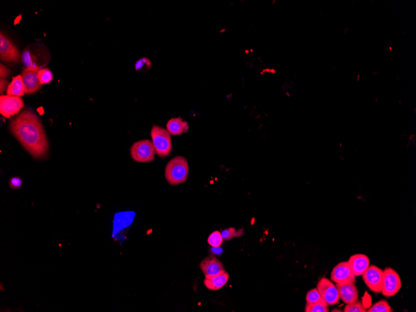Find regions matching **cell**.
Segmentation results:
<instances>
[{"instance_id":"5","label":"cell","mask_w":416,"mask_h":312,"mask_svg":"<svg viewBox=\"0 0 416 312\" xmlns=\"http://www.w3.org/2000/svg\"><path fill=\"white\" fill-rule=\"evenodd\" d=\"M401 286V280L397 272L391 268L384 269L381 292L383 296L387 297L395 296L400 291Z\"/></svg>"},{"instance_id":"28","label":"cell","mask_w":416,"mask_h":312,"mask_svg":"<svg viewBox=\"0 0 416 312\" xmlns=\"http://www.w3.org/2000/svg\"><path fill=\"white\" fill-rule=\"evenodd\" d=\"M9 185L11 189H18L22 186V180L18 177L11 178L9 180Z\"/></svg>"},{"instance_id":"29","label":"cell","mask_w":416,"mask_h":312,"mask_svg":"<svg viewBox=\"0 0 416 312\" xmlns=\"http://www.w3.org/2000/svg\"><path fill=\"white\" fill-rule=\"evenodd\" d=\"M0 66H1L0 67V77H1V79H5L10 75V70L8 68L4 66V64H1Z\"/></svg>"},{"instance_id":"14","label":"cell","mask_w":416,"mask_h":312,"mask_svg":"<svg viewBox=\"0 0 416 312\" xmlns=\"http://www.w3.org/2000/svg\"><path fill=\"white\" fill-rule=\"evenodd\" d=\"M348 263L353 275L355 277L360 276L369 268V259L366 255L358 254L350 257Z\"/></svg>"},{"instance_id":"16","label":"cell","mask_w":416,"mask_h":312,"mask_svg":"<svg viewBox=\"0 0 416 312\" xmlns=\"http://www.w3.org/2000/svg\"><path fill=\"white\" fill-rule=\"evenodd\" d=\"M167 130L171 135H181L187 133L189 130V125L181 117L170 119L167 124Z\"/></svg>"},{"instance_id":"11","label":"cell","mask_w":416,"mask_h":312,"mask_svg":"<svg viewBox=\"0 0 416 312\" xmlns=\"http://www.w3.org/2000/svg\"><path fill=\"white\" fill-rule=\"evenodd\" d=\"M331 279L337 283L355 282V276L353 275L348 261L340 262L333 268Z\"/></svg>"},{"instance_id":"10","label":"cell","mask_w":416,"mask_h":312,"mask_svg":"<svg viewBox=\"0 0 416 312\" xmlns=\"http://www.w3.org/2000/svg\"><path fill=\"white\" fill-rule=\"evenodd\" d=\"M205 278H212L224 273L223 263L217 258L210 256L205 258L199 265Z\"/></svg>"},{"instance_id":"19","label":"cell","mask_w":416,"mask_h":312,"mask_svg":"<svg viewBox=\"0 0 416 312\" xmlns=\"http://www.w3.org/2000/svg\"><path fill=\"white\" fill-rule=\"evenodd\" d=\"M21 61L22 64L27 69L36 70L39 71L41 69V67L33 61V57L31 55L30 51L28 48L22 52L21 55Z\"/></svg>"},{"instance_id":"25","label":"cell","mask_w":416,"mask_h":312,"mask_svg":"<svg viewBox=\"0 0 416 312\" xmlns=\"http://www.w3.org/2000/svg\"><path fill=\"white\" fill-rule=\"evenodd\" d=\"M323 300L317 289H313L307 294V304H312V303L321 302Z\"/></svg>"},{"instance_id":"22","label":"cell","mask_w":416,"mask_h":312,"mask_svg":"<svg viewBox=\"0 0 416 312\" xmlns=\"http://www.w3.org/2000/svg\"><path fill=\"white\" fill-rule=\"evenodd\" d=\"M392 308L390 307L389 303L384 300H381L380 302L376 303L372 307H370L367 312H391Z\"/></svg>"},{"instance_id":"17","label":"cell","mask_w":416,"mask_h":312,"mask_svg":"<svg viewBox=\"0 0 416 312\" xmlns=\"http://www.w3.org/2000/svg\"><path fill=\"white\" fill-rule=\"evenodd\" d=\"M229 279V275L225 272L224 273L212 278H205L204 284L210 291L219 290L226 284Z\"/></svg>"},{"instance_id":"6","label":"cell","mask_w":416,"mask_h":312,"mask_svg":"<svg viewBox=\"0 0 416 312\" xmlns=\"http://www.w3.org/2000/svg\"><path fill=\"white\" fill-rule=\"evenodd\" d=\"M0 58L8 63L18 64L21 61L18 48L2 32L0 34Z\"/></svg>"},{"instance_id":"4","label":"cell","mask_w":416,"mask_h":312,"mask_svg":"<svg viewBox=\"0 0 416 312\" xmlns=\"http://www.w3.org/2000/svg\"><path fill=\"white\" fill-rule=\"evenodd\" d=\"M155 154L152 141L149 140L136 141L130 148L131 157L136 162H152L155 160Z\"/></svg>"},{"instance_id":"20","label":"cell","mask_w":416,"mask_h":312,"mask_svg":"<svg viewBox=\"0 0 416 312\" xmlns=\"http://www.w3.org/2000/svg\"><path fill=\"white\" fill-rule=\"evenodd\" d=\"M327 303L323 301L312 303V304H307L305 311L306 312H328L329 310Z\"/></svg>"},{"instance_id":"26","label":"cell","mask_w":416,"mask_h":312,"mask_svg":"<svg viewBox=\"0 0 416 312\" xmlns=\"http://www.w3.org/2000/svg\"><path fill=\"white\" fill-rule=\"evenodd\" d=\"M344 312H365V307L363 303L360 301H357L347 304L344 308Z\"/></svg>"},{"instance_id":"23","label":"cell","mask_w":416,"mask_h":312,"mask_svg":"<svg viewBox=\"0 0 416 312\" xmlns=\"http://www.w3.org/2000/svg\"><path fill=\"white\" fill-rule=\"evenodd\" d=\"M38 76L41 85L49 84L53 79V73L48 68L40 69Z\"/></svg>"},{"instance_id":"15","label":"cell","mask_w":416,"mask_h":312,"mask_svg":"<svg viewBox=\"0 0 416 312\" xmlns=\"http://www.w3.org/2000/svg\"><path fill=\"white\" fill-rule=\"evenodd\" d=\"M135 215V212L133 211L121 212L115 214L113 220V234H115L122 229L129 226L133 223Z\"/></svg>"},{"instance_id":"27","label":"cell","mask_w":416,"mask_h":312,"mask_svg":"<svg viewBox=\"0 0 416 312\" xmlns=\"http://www.w3.org/2000/svg\"><path fill=\"white\" fill-rule=\"evenodd\" d=\"M222 236H223V240L229 241L232 239L233 238L236 237L241 236L243 234V230L236 231L235 228H229L225 229L221 232Z\"/></svg>"},{"instance_id":"2","label":"cell","mask_w":416,"mask_h":312,"mask_svg":"<svg viewBox=\"0 0 416 312\" xmlns=\"http://www.w3.org/2000/svg\"><path fill=\"white\" fill-rule=\"evenodd\" d=\"M189 174V164L186 158L176 156L169 161L165 170V177L172 186L178 185L187 181Z\"/></svg>"},{"instance_id":"3","label":"cell","mask_w":416,"mask_h":312,"mask_svg":"<svg viewBox=\"0 0 416 312\" xmlns=\"http://www.w3.org/2000/svg\"><path fill=\"white\" fill-rule=\"evenodd\" d=\"M151 137L156 154L159 157L165 158L170 155L172 150V138L167 129L155 125L151 130Z\"/></svg>"},{"instance_id":"30","label":"cell","mask_w":416,"mask_h":312,"mask_svg":"<svg viewBox=\"0 0 416 312\" xmlns=\"http://www.w3.org/2000/svg\"><path fill=\"white\" fill-rule=\"evenodd\" d=\"M8 84V82L5 79H1V81H0V87H0V92H1V93H4Z\"/></svg>"},{"instance_id":"9","label":"cell","mask_w":416,"mask_h":312,"mask_svg":"<svg viewBox=\"0 0 416 312\" xmlns=\"http://www.w3.org/2000/svg\"><path fill=\"white\" fill-rule=\"evenodd\" d=\"M362 276L364 283L370 290L375 293H380L383 279V270L376 266H369Z\"/></svg>"},{"instance_id":"18","label":"cell","mask_w":416,"mask_h":312,"mask_svg":"<svg viewBox=\"0 0 416 312\" xmlns=\"http://www.w3.org/2000/svg\"><path fill=\"white\" fill-rule=\"evenodd\" d=\"M7 93L8 95L18 97H22L25 94V87L22 76L18 75L13 79L12 81L8 85Z\"/></svg>"},{"instance_id":"8","label":"cell","mask_w":416,"mask_h":312,"mask_svg":"<svg viewBox=\"0 0 416 312\" xmlns=\"http://www.w3.org/2000/svg\"><path fill=\"white\" fill-rule=\"evenodd\" d=\"M317 289L322 299L328 305H336L340 300L337 286L327 278L323 277L320 279Z\"/></svg>"},{"instance_id":"24","label":"cell","mask_w":416,"mask_h":312,"mask_svg":"<svg viewBox=\"0 0 416 312\" xmlns=\"http://www.w3.org/2000/svg\"><path fill=\"white\" fill-rule=\"evenodd\" d=\"M152 64L150 59L147 58H142L136 61L135 68L136 71L146 72L152 68Z\"/></svg>"},{"instance_id":"13","label":"cell","mask_w":416,"mask_h":312,"mask_svg":"<svg viewBox=\"0 0 416 312\" xmlns=\"http://www.w3.org/2000/svg\"><path fill=\"white\" fill-rule=\"evenodd\" d=\"M336 286L337 288L339 296L346 304L358 300V291L354 282L337 283Z\"/></svg>"},{"instance_id":"21","label":"cell","mask_w":416,"mask_h":312,"mask_svg":"<svg viewBox=\"0 0 416 312\" xmlns=\"http://www.w3.org/2000/svg\"><path fill=\"white\" fill-rule=\"evenodd\" d=\"M223 242V238L221 232L218 231H214L210 235L207 239V243L213 248H217L220 247Z\"/></svg>"},{"instance_id":"1","label":"cell","mask_w":416,"mask_h":312,"mask_svg":"<svg viewBox=\"0 0 416 312\" xmlns=\"http://www.w3.org/2000/svg\"><path fill=\"white\" fill-rule=\"evenodd\" d=\"M10 132L27 151L36 158L47 156L49 143L43 126L38 115L31 110H24L11 121Z\"/></svg>"},{"instance_id":"12","label":"cell","mask_w":416,"mask_h":312,"mask_svg":"<svg viewBox=\"0 0 416 312\" xmlns=\"http://www.w3.org/2000/svg\"><path fill=\"white\" fill-rule=\"evenodd\" d=\"M36 70H31L26 68L22 73V80H24L25 93L31 94L38 91L41 87V82Z\"/></svg>"},{"instance_id":"7","label":"cell","mask_w":416,"mask_h":312,"mask_svg":"<svg viewBox=\"0 0 416 312\" xmlns=\"http://www.w3.org/2000/svg\"><path fill=\"white\" fill-rule=\"evenodd\" d=\"M24 107V102L21 97L8 95L0 97V113L5 118L17 114Z\"/></svg>"}]
</instances>
